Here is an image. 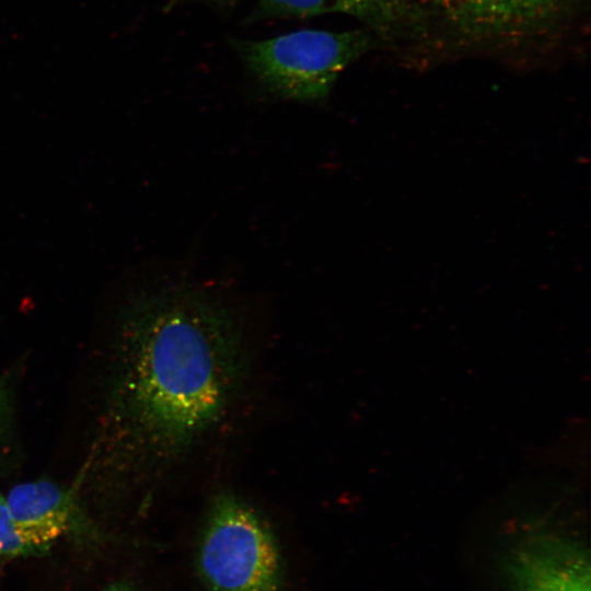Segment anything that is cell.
I'll return each mask as SVG.
<instances>
[{
  "label": "cell",
  "mask_w": 591,
  "mask_h": 591,
  "mask_svg": "<svg viewBox=\"0 0 591 591\" xmlns=\"http://www.w3.org/2000/svg\"><path fill=\"white\" fill-rule=\"evenodd\" d=\"M92 473L107 485L162 467L211 429L242 376L231 311L190 287L138 297L121 316Z\"/></svg>",
  "instance_id": "obj_1"
},
{
  "label": "cell",
  "mask_w": 591,
  "mask_h": 591,
  "mask_svg": "<svg viewBox=\"0 0 591 591\" xmlns=\"http://www.w3.org/2000/svg\"><path fill=\"white\" fill-rule=\"evenodd\" d=\"M196 568L207 591L283 588V558L274 531L233 494L212 500L198 541Z\"/></svg>",
  "instance_id": "obj_2"
},
{
  "label": "cell",
  "mask_w": 591,
  "mask_h": 591,
  "mask_svg": "<svg viewBox=\"0 0 591 591\" xmlns=\"http://www.w3.org/2000/svg\"><path fill=\"white\" fill-rule=\"evenodd\" d=\"M369 45V34L360 30H301L237 44L247 68L270 91L309 102L326 97L340 72Z\"/></svg>",
  "instance_id": "obj_3"
},
{
  "label": "cell",
  "mask_w": 591,
  "mask_h": 591,
  "mask_svg": "<svg viewBox=\"0 0 591 591\" xmlns=\"http://www.w3.org/2000/svg\"><path fill=\"white\" fill-rule=\"evenodd\" d=\"M453 32L476 40H512L545 26L568 0H413Z\"/></svg>",
  "instance_id": "obj_4"
},
{
  "label": "cell",
  "mask_w": 591,
  "mask_h": 591,
  "mask_svg": "<svg viewBox=\"0 0 591 591\" xmlns=\"http://www.w3.org/2000/svg\"><path fill=\"white\" fill-rule=\"evenodd\" d=\"M77 493V486L68 487L40 478L14 486L5 498L21 533L45 554L67 533L85 537L96 535L79 505Z\"/></svg>",
  "instance_id": "obj_5"
},
{
  "label": "cell",
  "mask_w": 591,
  "mask_h": 591,
  "mask_svg": "<svg viewBox=\"0 0 591 591\" xmlns=\"http://www.w3.org/2000/svg\"><path fill=\"white\" fill-rule=\"evenodd\" d=\"M509 591H591L590 554L581 543L537 537L506 561Z\"/></svg>",
  "instance_id": "obj_6"
},
{
  "label": "cell",
  "mask_w": 591,
  "mask_h": 591,
  "mask_svg": "<svg viewBox=\"0 0 591 591\" xmlns=\"http://www.w3.org/2000/svg\"><path fill=\"white\" fill-rule=\"evenodd\" d=\"M257 9L264 16L344 13L381 30L398 26L412 13L404 0H259Z\"/></svg>",
  "instance_id": "obj_7"
},
{
  "label": "cell",
  "mask_w": 591,
  "mask_h": 591,
  "mask_svg": "<svg viewBox=\"0 0 591 591\" xmlns=\"http://www.w3.org/2000/svg\"><path fill=\"white\" fill-rule=\"evenodd\" d=\"M0 555L5 557L43 555L19 530L7 498L2 494H0Z\"/></svg>",
  "instance_id": "obj_8"
},
{
  "label": "cell",
  "mask_w": 591,
  "mask_h": 591,
  "mask_svg": "<svg viewBox=\"0 0 591 591\" xmlns=\"http://www.w3.org/2000/svg\"><path fill=\"white\" fill-rule=\"evenodd\" d=\"M12 375L3 374L0 376V417L10 413L12 397Z\"/></svg>",
  "instance_id": "obj_9"
},
{
  "label": "cell",
  "mask_w": 591,
  "mask_h": 591,
  "mask_svg": "<svg viewBox=\"0 0 591 591\" xmlns=\"http://www.w3.org/2000/svg\"><path fill=\"white\" fill-rule=\"evenodd\" d=\"M103 591H138V590L127 582L119 581V582L109 584Z\"/></svg>",
  "instance_id": "obj_10"
}]
</instances>
